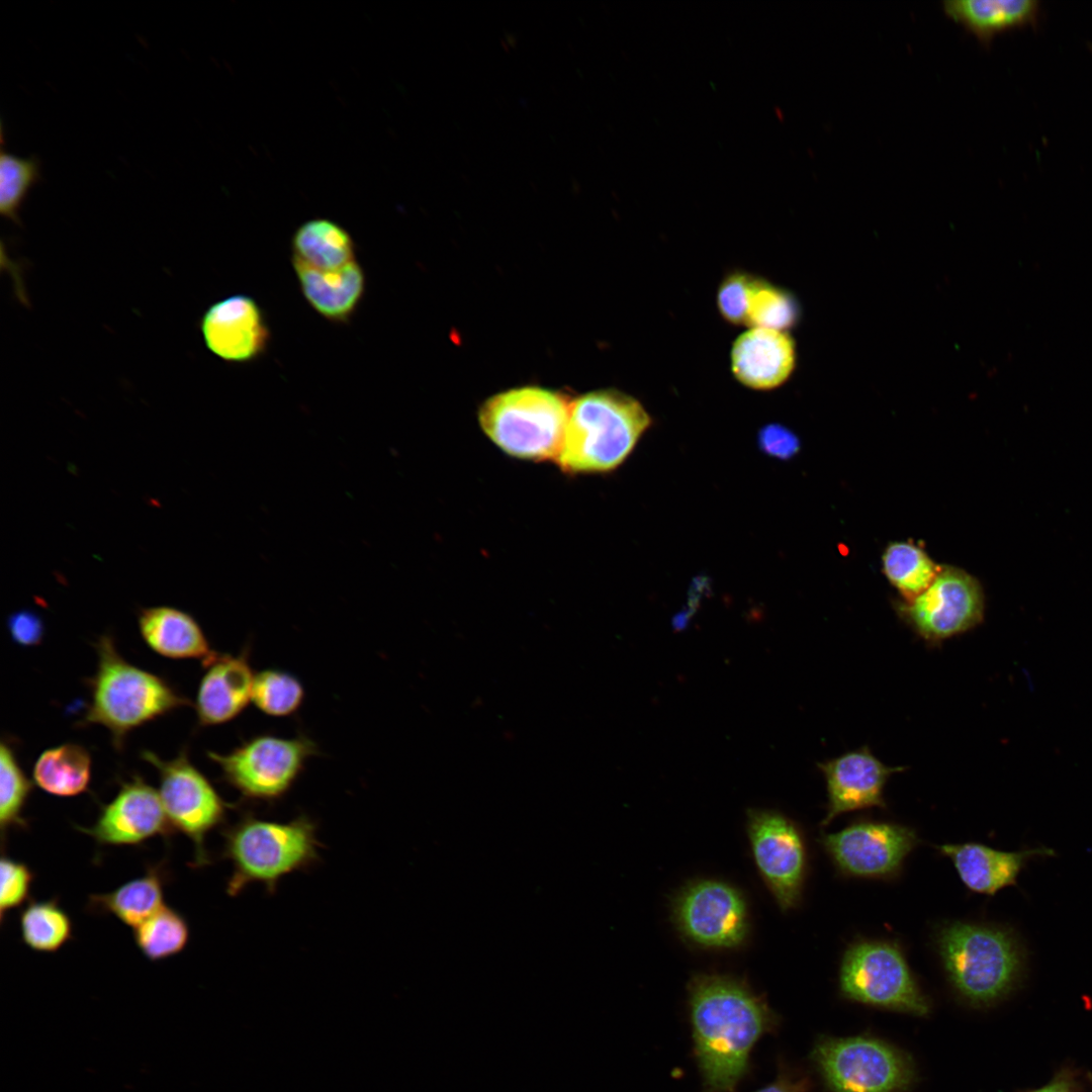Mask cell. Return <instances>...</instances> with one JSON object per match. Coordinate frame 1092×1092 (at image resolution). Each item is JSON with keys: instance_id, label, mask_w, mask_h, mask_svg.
I'll use <instances>...</instances> for the list:
<instances>
[{"instance_id": "d6986e66", "label": "cell", "mask_w": 1092, "mask_h": 1092, "mask_svg": "<svg viewBox=\"0 0 1092 1092\" xmlns=\"http://www.w3.org/2000/svg\"><path fill=\"white\" fill-rule=\"evenodd\" d=\"M796 348L784 331L749 328L739 335L730 351L735 379L753 390H771L784 384L794 371Z\"/></svg>"}, {"instance_id": "3957f363", "label": "cell", "mask_w": 1092, "mask_h": 1092, "mask_svg": "<svg viewBox=\"0 0 1092 1092\" xmlns=\"http://www.w3.org/2000/svg\"><path fill=\"white\" fill-rule=\"evenodd\" d=\"M95 647L97 667L88 679L82 724L105 727L117 749L132 730L190 704L168 680L125 660L110 636H101Z\"/></svg>"}, {"instance_id": "cb8c5ba5", "label": "cell", "mask_w": 1092, "mask_h": 1092, "mask_svg": "<svg viewBox=\"0 0 1092 1092\" xmlns=\"http://www.w3.org/2000/svg\"><path fill=\"white\" fill-rule=\"evenodd\" d=\"M942 9L988 46L999 33L1034 23L1039 4L1033 0H948L942 2Z\"/></svg>"}, {"instance_id": "484cf974", "label": "cell", "mask_w": 1092, "mask_h": 1092, "mask_svg": "<svg viewBox=\"0 0 1092 1092\" xmlns=\"http://www.w3.org/2000/svg\"><path fill=\"white\" fill-rule=\"evenodd\" d=\"M90 780V753L76 743L46 749L33 766L34 784L57 797H75L87 792Z\"/></svg>"}, {"instance_id": "6da1fadb", "label": "cell", "mask_w": 1092, "mask_h": 1092, "mask_svg": "<svg viewBox=\"0 0 1092 1092\" xmlns=\"http://www.w3.org/2000/svg\"><path fill=\"white\" fill-rule=\"evenodd\" d=\"M694 1051L705 1092H734L758 1039L780 1018L741 978L697 974L688 985Z\"/></svg>"}, {"instance_id": "7a4b0ae2", "label": "cell", "mask_w": 1092, "mask_h": 1092, "mask_svg": "<svg viewBox=\"0 0 1092 1092\" xmlns=\"http://www.w3.org/2000/svg\"><path fill=\"white\" fill-rule=\"evenodd\" d=\"M652 423L643 404L616 389L585 393L570 404L555 461L567 473H603L619 467Z\"/></svg>"}, {"instance_id": "d6a6232c", "label": "cell", "mask_w": 1092, "mask_h": 1092, "mask_svg": "<svg viewBox=\"0 0 1092 1092\" xmlns=\"http://www.w3.org/2000/svg\"><path fill=\"white\" fill-rule=\"evenodd\" d=\"M799 316L793 296L760 278L753 288L748 307L747 326L787 332Z\"/></svg>"}, {"instance_id": "4316f807", "label": "cell", "mask_w": 1092, "mask_h": 1092, "mask_svg": "<svg viewBox=\"0 0 1092 1092\" xmlns=\"http://www.w3.org/2000/svg\"><path fill=\"white\" fill-rule=\"evenodd\" d=\"M939 568L940 565L913 542H892L882 555L883 573L904 600L913 599L925 590Z\"/></svg>"}, {"instance_id": "1f68e13d", "label": "cell", "mask_w": 1092, "mask_h": 1092, "mask_svg": "<svg viewBox=\"0 0 1092 1092\" xmlns=\"http://www.w3.org/2000/svg\"><path fill=\"white\" fill-rule=\"evenodd\" d=\"M32 783L24 774L12 746L1 742L0 748V826L2 836L13 828H24L23 811Z\"/></svg>"}, {"instance_id": "5bb4252c", "label": "cell", "mask_w": 1092, "mask_h": 1092, "mask_svg": "<svg viewBox=\"0 0 1092 1092\" xmlns=\"http://www.w3.org/2000/svg\"><path fill=\"white\" fill-rule=\"evenodd\" d=\"M820 843L842 875L891 879L900 873L919 838L912 828L901 824L858 821L835 833L822 834Z\"/></svg>"}, {"instance_id": "52a82bcc", "label": "cell", "mask_w": 1092, "mask_h": 1092, "mask_svg": "<svg viewBox=\"0 0 1092 1092\" xmlns=\"http://www.w3.org/2000/svg\"><path fill=\"white\" fill-rule=\"evenodd\" d=\"M839 989L846 999L866 1005L916 1016L930 1011L903 950L893 941L852 942L842 956Z\"/></svg>"}, {"instance_id": "4fadbf2b", "label": "cell", "mask_w": 1092, "mask_h": 1092, "mask_svg": "<svg viewBox=\"0 0 1092 1092\" xmlns=\"http://www.w3.org/2000/svg\"><path fill=\"white\" fill-rule=\"evenodd\" d=\"M747 835L756 868L782 911L797 907L807 875V850L798 825L784 814L747 811Z\"/></svg>"}, {"instance_id": "8fae6325", "label": "cell", "mask_w": 1092, "mask_h": 1092, "mask_svg": "<svg viewBox=\"0 0 1092 1092\" xmlns=\"http://www.w3.org/2000/svg\"><path fill=\"white\" fill-rule=\"evenodd\" d=\"M900 618L925 642L938 644L983 622L985 595L980 581L966 570L940 565L930 585L896 604Z\"/></svg>"}, {"instance_id": "8d00e7d4", "label": "cell", "mask_w": 1092, "mask_h": 1092, "mask_svg": "<svg viewBox=\"0 0 1092 1092\" xmlns=\"http://www.w3.org/2000/svg\"><path fill=\"white\" fill-rule=\"evenodd\" d=\"M758 441L763 451L782 459L792 457L800 448V442L793 432L780 425L762 428Z\"/></svg>"}, {"instance_id": "603a6c76", "label": "cell", "mask_w": 1092, "mask_h": 1092, "mask_svg": "<svg viewBox=\"0 0 1092 1092\" xmlns=\"http://www.w3.org/2000/svg\"><path fill=\"white\" fill-rule=\"evenodd\" d=\"M168 871L163 862L147 868L146 872L112 891L90 895V912L107 914L132 929L155 914L164 905Z\"/></svg>"}, {"instance_id": "5b68a950", "label": "cell", "mask_w": 1092, "mask_h": 1092, "mask_svg": "<svg viewBox=\"0 0 1092 1092\" xmlns=\"http://www.w3.org/2000/svg\"><path fill=\"white\" fill-rule=\"evenodd\" d=\"M935 943L947 978L968 1002L987 1006L1007 995L1018 982L1024 953L1007 928L951 921L937 931Z\"/></svg>"}, {"instance_id": "d590c367", "label": "cell", "mask_w": 1092, "mask_h": 1092, "mask_svg": "<svg viewBox=\"0 0 1092 1092\" xmlns=\"http://www.w3.org/2000/svg\"><path fill=\"white\" fill-rule=\"evenodd\" d=\"M8 631L12 640L23 647L38 645L43 637L44 628L39 615L30 610H21L9 616Z\"/></svg>"}, {"instance_id": "ba28073f", "label": "cell", "mask_w": 1092, "mask_h": 1092, "mask_svg": "<svg viewBox=\"0 0 1092 1092\" xmlns=\"http://www.w3.org/2000/svg\"><path fill=\"white\" fill-rule=\"evenodd\" d=\"M317 752L315 742L305 735L263 734L228 753L207 754L220 768L222 780L245 799L270 802L288 793Z\"/></svg>"}, {"instance_id": "f35d334b", "label": "cell", "mask_w": 1092, "mask_h": 1092, "mask_svg": "<svg viewBox=\"0 0 1092 1092\" xmlns=\"http://www.w3.org/2000/svg\"><path fill=\"white\" fill-rule=\"evenodd\" d=\"M1032 1092H1073V1091H1072L1071 1085L1067 1081H1065L1063 1079H1058V1080H1056V1081H1054V1082H1052V1083H1050V1084H1048V1085H1045V1086H1043V1087H1041V1088H1039L1037 1090H1034Z\"/></svg>"}, {"instance_id": "277c9868", "label": "cell", "mask_w": 1092, "mask_h": 1092, "mask_svg": "<svg viewBox=\"0 0 1092 1092\" xmlns=\"http://www.w3.org/2000/svg\"><path fill=\"white\" fill-rule=\"evenodd\" d=\"M222 833V857L233 867L226 884L232 897L252 883H261L274 894L282 877L306 871L320 860L316 825L305 815L277 822L248 813Z\"/></svg>"}, {"instance_id": "30bf717a", "label": "cell", "mask_w": 1092, "mask_h": 1092, "mask_svg": "<svg viewBox=\"0 0 1092 1092\" xmlns=\"http://www.w3.org/2000/svg\"><path fill=\"white\" fill-rule=\"evenodd\" d=\"M142 756L159 772V795L173 830L183 833L193 844V867L209 864L206 836L224 822L228 803L192 764L186 749L172 759H162L149 750Z\"/></svg>"}, {"instance_id": "4dcf8cb0", "label": "cell", "mask_w": 1092, "mask_h": 1092, "mask_svg": "<svg viewBox=\"0 0 1092 1092\" xmlns=\"http://www.w3.org/2000/svg\"><path fill=\"white\" fill-rule=\"evenodd\" d=\"M304 697L301 681L288 671L267 668L255 673L252 703L268 716L293 715L301 707Z\"/></svg>"}, {"instance_id": "7402d4cb", "label": "cell", "mask_w": 1092, "mask_h": 1092, "mask_svg": "<svg viewBox=\"0 0 1092 1092\" xmlns=\"http://www.w3.org/2000/svg\"><path fill=\"white\" fill-rule=\"evenodd\" d=\"M139 629L146 644L164 657L198 659L204 664L216 654L196 620L176 608L141 610Z\"/></svg>"}, {"instance_id": "f1b7e54d", "label": "cell", "mask_w": 1092, "mask_h": 1092, "mask_svg": "<svg viewBox=\"0 0 1092 1092\" xmlns=\"http://www.w3.org/2000/svg\"><path fill=\"white\" fill-rule=\"evenodd\" d=\"M4 127L1 126L0 152V213L20 225V211L31 189L41 176V162L35 155L16 156L4 148Z\"/></svg>"}, {"instance_id": "ac0fdd59", "label": "cell", "mask_w": 1092, "mask_h": 1092, "mask_svg": "<svg viewBox=\"0 0 1092 1092\" xmlns=\"http://www.w3.org/2000/svg\"><path fill=\"white\" fill-rule=\"evenodd\" d=\"M202 666L195 711L198 725L217 726L236 719L252 702L255 672L249 647L236 655L217 653Z\"/></svg>"}, {"instance_id": "2e32d148", "label": "cell", "mask_w": 1092, "mask_h": 1092, "mask_svg": "<svg viewBox=\"0 0 1092 1092\" xmlns=\"http://www.w3.org/2000/svg\"><path fill=\"white\" fill-rule=\"evenodd\" d=\"M206 349L229 363H247L265 353L270 330L258 302L233 294L211 303L198 322Z\"/></svg>"}, {"instance_id": "8992f818", "label": "cell", "mask_w": 1092, "mask_h": 1092, "mask_svg": "<svg viewBox=\"0 0 1092 1092\" xmlns=\"http://www.w3.org/2000/svg\"><path fill=\"white\" fill-rule=\"evenodd\" d=\"M570 404L557 391L521 387L486 399L478 419L485 435L510 456L531 461H555Z\"/></svg>"}, {"instance_id": "836d02e7", "label": "cell", "mask_w": 1092, "mask_h": 1092, "mask_svg": "<svg viewBox=\"0 0 1092 1092\" xmlns=\"http://www.w3.org/2000/svg\"><path fill=\"white\" fill-rule=\"evenodd\" d=\"M757 277L744 271L726 275L717 290L716 302L720 315L734 326H747L749 300Z\"/></svg>"}, {"instance_id": "7c38bea8", "label": "cell", "mask_w": 1092, "mask_h": 1092, "mask_svg": "<svg viewBox=\"0 0 1092 1092\" xmlns=\"http://www.w3.org/2000/svg\"><path fill=\"white\" fill-rule=\"evenodd\" d=\"M672 917L681 936L705 949L737 948L750 929L742 893L718 880H700L682 888L673 900Z\"/></svg>"}, {"instance_id": "e0dca14e", "label": "cell", "mask_w": 1092, "mask_h": 1092, "mask_svg": "<svg viewBox=\"0 0 1092 1092\" xmlns=\"http://www.w3.org/2000/svg\"><path fill=\"white\" fill-rule=\"evenodd\" d=\"M818 767L826 781L828 795L822 826L846 812L885 808L886 783L891 775L904 769L884 764L867 746L820 762Z\"/></svg>"}, {"instance_id": "74e56055", "label": "cell", "mask_w": 1092, "mask_h": 1092, "mask_svg": "<svg viewBox=\"0 0 1092 1092\" xmlns=\"http://www.w3.org/2000/svg\"><path fill=\"white\" fill-rule=\"evenodd\" d=\"M806 1084L804 1079L795 1078L789 1071L782 1069L771 1083L754 1092H805Z\"/></svg>"}, {"instance_id": "9c48e42d", "label": "cell", "mask_w": 1092, "mask_h": 1092, "mask_svg": "<svg viewBox=\"0 0 1092 1092\" xmlns=\"http://www.w3.org/2000/svg\"><path fill=\"white\" fill-rule=\"evenodd\" d=\"M811 1058L833 1092H904L916 1077L904 1052L869 1036L821 1037Z\"/></svg>"}, {"instance_id": "9a60e30c", "label": "cell", "mask_w": 1092, "mask_h": 1092, "mask_svg": "<svg viewBox=\"0 0 1092 1092\" xmlns=\"http://www.w3.org/2000/svg\"><path fill=\"white\" fill-rule=\"evenodd\" d=\"M79 830L101 846L140 845L174 832L159 792L139 776L121 784L114 798L102 807L94 824Z\"/></svg>"}, {"instance_id": "e575fe53", "label": "cell", "mask_w": 1092, "mask_h": 1092, "mask_svg": "<svg viewBox=\"0 0 1092 1092\" xmlns=\"http://www.w3.org/2000/svg\"><path fill=\"white\" fill-rule=\"evenodd\" d=\"M0 872V915L3 922L7 912L19 907L28 898L34 875L24 862L5 855L1 857Z\"/></svg>"}, {"instance_id": "ffe728a7", "label": "cell", "mask_w": 1092, "mask_h": 1092, "mask_svg": "<svg viewBox=\"0 0 1092 1092\" xmlns=\"http://www.w3.org/2000/svg\"><path fill=\"white\" fill-rule=\"evenodd\" d=\"M936 848L952 861L960 879L970 891L989 896L1005 887L1015 886L1018 875L1029 859L1055 855L1052 848L1044 846L1010 852L967 842L942 844Z\"/></svg>"}, {"instance_id": "83f0119b", "label": "cell", "mask_w": 1092, "mask_h": 1092, "mask_svg": "<svg viewBox=\"0 0 1092 1092\" xmlns=\"http://www.w3.org/2000/svg\"><path fill=\"white\" fill-rule=\"evenodd\" d=\"M19 930L28 948L44 953L58 951L73 936L72 920L57 899L28 902L19 916Z\"/></svg>"}, {"instance_id": "d4e9b609", "label": "cell", "mask_w": 1092, "mask_h": 1092, "mask_svg": "<svg viewBox=\"0 0 1092 1092\" xmlns=\"http://www.w3.org/2000/svg\"><path fill=\"white\" fill-rule=\"evenodd\" d=\"M291 251V262L317 270L340 269L357 260L352 236L326 217L302 222L292 235Z\"/></svg>"}, {"instance_id": "f546056e", "label": "cell", "mask_w": 1092, "mask_h": 1092, "mask_svg": "<svg viewBox=\"0 0 1092 1092\" xmlns=\"http://www.w3.org/2000/svg\"><path fill=\"white\" fill-rule=\"evenodd\" d=\"M190 930L185 917L164 905L155 914L133 928L139 950L152 962L169 959L187 945Z\"/></svg>"}, {"instance_id": "44dd1931", "label": "cell", "mask_w": 1092, "mask_h": 1092, "mask_svg": "<svg viewBox=\"0 0 1092 1092\" xmlns=\"http://www.w3.org/2000/svg\"><path fill=\"white\" fill-rule=\"evenodd\" d=\"M291 263L309 306L331 323H348L365 293L366 275L360 263L355 260L335 270H317Z\"/></svg>"}]
</instances>
